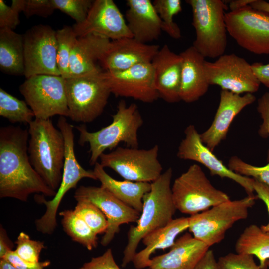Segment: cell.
Listing matches in <instances>:
<instances>
[{"instance_id":"6da1fadb","label":"cell","mask_w":269,"mask_h":269,"mask_svg":"<svg viewBox=\"0 0 269 269\" xmlns=\"http://www.w3.org/2000/svg\"><path fill=\"white\" fill-rule=\"evenodd\" d=\"M28 130L9 125L0 128V197L26 202L33 193L54 197L32 167L28 152Z\"/></svg>"},{"instance_id":"7a4b0ae2","label":"cell","mask_w":269,"mask_h":269,"mask_svg":"<svg viewBox=\"0 0 269 269\" xmlns=\"http://www.w3.org/2000/svg\"><path fill=\"white\" fill-rule=\"evenodd\" d=\"M172 169L168 168L151 182V188L143 198L141 214L136 226H131L128 233V243L123 251L121 266L132 262L139 242L148 234L168 224L176 211L172 197L171 182Z\"/></svg>"},{"instance_id":"3957f363","label":"cell","mask_w":269,"mask_h":269,"mask_svg":"<svg viewBox=\"0 0 269 269\" xmlns=\"http://www.w3.org/2000/svg\"><path fill=\"white\" fill-rule=\"evenodd\" d=\"M28 130L30 163L45 183L57 191L63 175L65 156L63 135L50 119L34 118L29 124Z\"/></svg>"},{"instance_id":"277c9868","label":"cell","mask_w":269,"mask_h":269,"mask_svg":"<svg viewBox=\"0 0 269 269\" xmlns=\"http://www.w3.org/2000/svg\"><path fill=\"white\" fill-rule=\"evenodd\" d=\"M112 116L110 124L96 132L88 131L84 125L76 127L80 133L79 144L89 145V163L91 165L98 162L105 150H112L121 142L128 147L138 148V131L143 120L137 105H127L125 100H121L116 113Z\"/></svg>"},{"instance_id":"5b68a950","label":"cell","mask_w":269,"mask_h":269,"mask_svg":"<svg viewBox=\"0 0 269 269\" xmlns=\"http://www.w3.org/2000/svg\"><path fill=\"white\" fill-rule=\"evenodd\" d=\"M69 117L90 123L103 113L111 94L101 69L65 79Z\"/></svg>"},{"instance_id":"8992f818","label":"cell","mask_w":269,"mask_h":269,"mask_svg":"<svg viewBox=\"0 0 269 269\" xmlns=\"http://www.w3.org/2000/svg\"><path fill=\"white\" fill-rule=\"evenodd\" d=\"M192 12L196 38L193 46L205 58H218L227 45L225 2L221 0H187Z\"/></svg>"},{"instance_id":"52a82bcc","label":"cell","mask_w":269,"mask_h":269,"mask_svg":"<svg viewBox=\"0 0 269 269\" xmlns=\"http://www.w3.org/2000/svg\"><path fill=\"white\" fill-rule=\"evenodd\" d=\"M256 195H247L214 206L189 217V231L209 247L224 239L225 233L237 221L247 218L249 210L255 203Z\"/></svg>"},{"instance_id":"ba28073f","label":"cell","mask_w":269,"mask_h":269,"mask_svg":"<svg viewBox=\"0 0 269 269\" xmlns=\"http://www.w3.org/2000/svg\"><path fill=\"white\" fill-rule=\"evenodd\" d=\"M171 191L176 210L190 216L230 200L227 194L212 184L197 164L190 165L176 178Z\"/></svg>"},{"instance_id":"9c48e42d","label":"cell","mask_w":269,"mask_h":269,"mask_svg":"<svg viewBox=\"0 0 269 269\" xmlns=\"http://www.w3.org/2000/svg\"><path fill=\"white\" fill-rule=\"evenodd\" d=\"M158 145L148 149L118 147L100 157L103 168L115 171L125 180L151 183L162 174L163 167L158 160Z\"/></svg>"},{"instance_id":"30bf717a","label":"cell","mask_w":269,"mask_h":269,"mask_svg":"<svg viewBox=\"0 0 269 269\" xmlns=\"http://www.w3.org/2000/svg\"><path fill=\"white\" fill-rule=\"evenodd\" d=\"M65 80L61 76L37 75L26 78L20 86L19 91L35 118L69 117Z\"/></svg>"},{"instance_id":"8fae6325","label":"cell","mask_w":269,"mask_h":269,"mask_svg":"<svg viewBox=\"0 0 269 269\" xmlns=\"http://www.w3.org/2000/svg\"><path fill=\"white\" fill-rule=\"evenodd\" d=\"M227 32L245 50L257 55L269 54V13L250 5L225 13Z\"/></svg>"},{"instance_id":"7c38bea8","label":"cell","mask_w":269,"mask_h":269,"mask_svg":"<svg viewBox=\"0 0 269 269\" xmlns=\"http://www.w3.org/2000/svg\"><path fill=\"white\" fill-rule=\"evenodd\" d=\"M204 70L210 85L239 95L253 94L261 84L251 65L234 53L224 54L214 62L205 60Z\"/></svg>"},{"instance_id":"4fadbf2b","label":"cell","mask_w":269,"mask_h":269,"mask_svg":"<svg viewBox=\"0 0 269 269\" xmlns=\"http://www.w3.org/2000/svg\"><path fill=\"white\" fill-rule=\"evenodd\" d=\"M24 49V76H61L57 65L56 31L50 26L37 25L23 35Z\"/></svg>"},{"instance_id":"5bb4252c","label":"cell","mask_w":269,"mask_h":269,"mask_svg":"<svg viewBox=\"0 0 269 269\" xmlns=\"http://www.w3.org/2000/svg\"><path fill=\"white\" fill-rule=\"evenodd\" d=\"M74 197L77 201L90 202L105 215L108 226L100 241L103 246L112 241L119 232L121 225L137 222L140 216V212L127 205L101 186H80L75 191Z\"/></svg>"},{"instance_id":"9a60e30c","label":"cell","mask_w":269,"mask_h":269,"mask_svg":"<svg viewBox=\"0 0 269 269\" xmlns=\"http://www.w3.org/2000/svg\"><path fill=\"white\" fill-rule=\"evenodd\" d=\"M111 93L151 103L159 95L155 85L151 63H142L120 71H104Z\"/></svg>"},{"instance_id":"2e32d148","label":"cell","mask_w":269,"mask_h":269,"mask_svg":"<svg viewBox=\"0 0 269 269\" xmlns=\"http://www.w3.org/2000/svg\"><path fill=\"white\" fill-rule=\"evenodd\" d=\"M184 138L178 148L177 156L178 158L198 162L206 167L212 176L231 179L240 185L247 195H254V179L238 174L225 166L202 142L200 134L194 125L188 126L184 131Z\"/></svg>"},{"instance_id":"e0dca14e","label":"cell","mask_w":269,"mask_h":269,"mask_svg":"<svg viewBox=\"0 0 269 269\" xmlns=\"http://www.w3.org/2000/svg\"><path fill=\"white\" fill-rule=\"evenodd\" d=\"M57 126L61 132L65 141V156L62 179L56 195L50 200L42 198L40 203L46 206L44 217L49 220L56 219L59 206L66 193L76 188L83 178L97 180L93 170H86L78 163L74 152L73 126L68 123L65 117L60 116Z\"/></svg>"},{"instance_id":"ac0fdd59","label":"cell","mask_w":269,"mask_h":269,"mask_svg":"<svg viewBox=\"0 0 269 269\" xmlns=\"http://www.w3.org/2000/svg\"><path fill=\"white\" fill-rule=\"evenodd\" d=\"M72 27L77 37L89 34L110 40L133 37L125 18L112 0H94L85 20Z\"/></svg>"},{"instance_id":"d6986e66","label":"cell","mask_w":269,"mask_h":269,"mask_svg":"<svg viewBox=\"0 0 269 269\" xmlns=\"http://www.w3.org/2000/svg\"><path fill=\"white\" fill-rule=\"evenodd\" d=\"M159 49L158 45L143 43L133 37L122 38L110 41L100 62L105 71H123L151 63Z\"/></svg>"},{"instance_id":"ffe728a7","label":"cell","mask_w":269,"mask_h":269,"mask_svg":"<svg viewBox=\"0 0 269 269\" xmlns=\"http://www.w3.org/2000/svg\"><path fill=\"white\" fill-rule=\"evenodd\" d=\"M256 97L252 93L243 96L221 90L220 101L210 126L200 134L202 142L212 151L224 140L235 117L246 106L252 104Z\"/></svg>"},{"instance_id":"44dd1931","label":"cell","mask_w":269,"mask_h":269,"mask_svg":"<svg viewBox=\"0 0 269 269\" xmlns=\"http://www.w3.org/2000/svg\"><path fill=\"white\" fill-rule=\"evenodd\" d=\"M182 58L164 45L153 58L152 64L157 91L165 101L170 103L181 101L180 90Z\"/></svg>"},{"instance_id":"7402d4cb","label":"cell","mask_w":269,"mask_h":269,"mask_svg":"<svg viewBox=\"0 0 269 269\" xmlns=\"http://www.w3.org/2000/svg\"><path fill=\"white\" fill-rule=\"evenodd\" d=\"M170 248L167 253L150 259V269H194L209 247L186 233Z\"/></svg>"},{"instance_id":"603a6c76","label":"cell","mask_w":269,"mask_h":269,"mask_svg":"<svg viewBox=\"0 0 269 269\" xmlns=\"http://www.w3.org/2000/svg\"><path fill=\"white\" fill-rule=\"evenodd\" d=\"M125 20L133 36L147 44L157 40L161 32L162 21L150 0H127Z\"/></svg>"},{"instance_id":"cb8c5ba5","label":"cell","mask_w":269,"mask_h":269,"mask_svg":"<svg viewBox=\"0 0 269 269\" xmlns=\"http://www.w3.org/2000/svg\"><path fill=\"white\" fill-rule=\"evenodd\" d=\"M180 54L182 58L180 99L192 103L205 94L210 86L204 70L205 58L193 46Z\"/></svg>"},{"instance_id":"d4e9b609","label":"cell","mask_w":269,"mask_h":269,"mask_svg":"<svg viewBox=\"0 0 269 269\" xmlns=\"http://www.w3.org/2000/svg\"><path fill=\"white\" fill-rule=\"evenodd\" d=\"M110 41L108 38L96 34L78 37L71 53V76L101 69L97 62H100L107 51Z\"/></svg>"},{"instance_id":"484cf974","label":"cell","mask_w":269,"mask_h":269,"mask_svg":"<svg viewBox=\"0 0 269 269\" xmlns=\"http://www.w3.org/2000/svg\"><path fill=\"white\" fill-rule=\"evenodd\" d=\"M189 217L173 219L164 227L157 229L146 235L142 242L145 247L136 252L132 262L137 269L148 267L150 256L156 250L171 248L180 233L188 229Z\"/></svg>"},{"instance_id":"4316f807","label":"cell","mask_w":269,"mask_h":269,"mask_svg":"<svg viewBox=\"0 0 269 269\" xmlns=\"http://www.w3.org/2000/svg\"><path fill=\"white\" fill-rule=\"evenodd\" d=\"M93 171L102 187L127 205L141 212L143 197L150 191L151 183L116 180L105 171L99 162L94 165Z\"/></svg>"},{"instance_id":"83f0119b","label":"cell","mask_w":269,"mask_h":269,"mask_svg":"<svg viewBox=\"0 0 269 269\" xmlns=\"http://www.w3.org/2000/svg\"><path fill=\"white\" fill-rule=\"evenodd\" d=\"M0 68L7 74L24 75L23 35L8 28L0 29Z\"/></svg>"},{"instance_id":"f1b7e54d","label":"cell","mask_w":269,"mask_h":269,"mask_svg":"<svg viewBox=\"0 0 269 269\" xmlns=\"http://www.w3.org/2000/svg\"><path fill=\"white\" fill-rule=\"evenodd\" d=\"M235 249L237 253L255 256L259 265L267 268L266 262L269 260V232L263 231L255 224L248 226L237 240Z\"/></svg>"},{"instance_id":"f546056e","label":"cell","mask_w":269,"mask_h":269,"mask_svg":"<svg viewBox=\"0 0 269 269\" xmlns=\"http://www.w3.org/2000/svg\"><path fill=\"white\" fill-rule=\"evenodd\" d=\"M61 224L65 232L71 239L92 250L97 246L96 234L74 210H64L59 212Z\"/></svg>"},{"instance_id":"4dcf8cb0","label":"cell","mask_w":269,"mask_h":269,"mask_svg":"<svg viewBox=\"0 0 269 269\" xmlns=\"http://www.w3.org/2000/svg\"><path fill=\"white\" fill-rule=\"evenodd\" d=\"M0 115L12 123L29 124L35 118L33 112L24 101L0 88Z\"/></svg>"},{"instance_id":"1f68e13d","label":"cell","mask_w":269,"mask_h":269,"mask_svg":"<svg viewBox=\"0 0 269 269\" xmlns=\"http://www.w3.org/2000/svg\"><path fill=\"white\" fill-rule=\"evenodd\" d=\"M77 38L72 27L65 26L56 31L57 65L61 76L64 79L71 77L70 56Z\"/></svg>"},{"instance_id":"d6a6232c","label":"cell","mask_w":269,"mask_h":269,"mask_svg":"<svg viewBox=\"0 0 269 269\" xmlns=\"http://www.w3.org/2000/svg\"><path fill=\"white\" fill-rule=\"evenodd\" d=\"M154 8L162 21V31L171 38H181V30L174 21L173 17L182 10L180 0H155L153 2Z\"/></svg>"},{"instance_id":"836d02e7","label":"cell","mask_w":269,"mask_h":269,"mask_svg":"<svg viewBox=\"0 0 269 269\" xmlns=\"http://www.w3.org/2000/svg\"><path fill=\"white\" fill-rule=\"evenodd\" d=\"M74 209L90 228L97 234L106 232L108 221L103 213L94 204L87 201H77Z\"/></svg>"},{"instance_id":"e575fe53","label":"cell","mask_w":269,"mask_h":269,"mask_svg":"<svg viewBox=\"0 0 269 269\" xmlns=\"http://www.w3.org/2000/svg\"><path fill=\"white\" fill-rule=\"evenodd\" d=\"M228 167L238 174L252 178L269 186V162L265 166L258 167L234 156L229 159Z\"/></svg>"},{"instance_id":"d590c367","label":"cell","mask_w":269,"mask_h":269,"mask_svg":"<svg viewBox=\"0 0 269 269\" xmlns=\"http://www.w3.org/2000/svg\"><path fill=\"white\" fill-rule=\"evenodd\" d=\"M55 9L65 13L79 24L86 19L93 2L91 0H52Z\"/></svg>"},{"instance_id":"8d00e7d4","label":"cell","mask_w":269,"mask_h":269,"mask_svg":"<svg viewBox=\"0 0 269 269\" xmlns=\"http://www.w3.org/2000/svg\"><path fill=\"white\" fill-rule=\"evenodd\" d=\"M15 243L16 254L23 260L31 263L39 262L40 253L45 248L43 242L32 240L23 232L20 233Z\"/></svg>"},{"instance_id":"74e56055","label":"cell","mask_w":269,"mask_h":269,"mask_svg":"<svg viewBox=\"0 0 269 269\" xmlns=\"http://www.w3.org/2000/svg\"><path fill=\"white\" fill-rule=\"evenodd\" d=\"M253 255L230 253L217 260L218 269H268L257 265Z\"/></svg>"},{"instance_id":"f35d334b","label":"cell","mask_w":269,"mask_h":269,"mask_svg":"<svg viewBox=\"0 0 269 269\" xmlns=\"http://www.w3.org/2000/svg\"><path fill=\"white\" fill-rule=\"evenodd\" d=\"M55 10L52 0H24L23 12L27 18L33 15L47 18Z\"/></svg>"},{"instance_id":"ab89813d","label":"cell","mask_w":269,"mask_h":269,"mask_svg":"<svg viewBox=\"0 0 269 269\" xmlns=\"http://www.w3.org/2000/svg\"><path fill=\"white\" fill-rule=\"evenodd\" d=\"M257 111L262 119V123L258 130V134L262 138H269V92H266L259 98ZM267 160L269 162V148Z\"/></svg>"},{"instance_id":"60d3db41","label":"cell","mask_w":269,"mask_h":269,"mask_svg":"<svg viewBox=\"0 0 269 269\" xmlns=\"http://www.w3.org/2000/svg\"><path fill=\"white\" fill-rule=\"evenodd\" d=\"M79 269H121L116 264L111 248L101 255L93 257L84 263Z\"/></svg>"},{"instance_id":"b9f144b4","label":"cell","mask_w":269,"mask_h":269,"mask_svg":"<svg viewBox=\"0 0 269 269\" xmlns=\"http://www.w3.org/2000/svg\"><path fill=\"white\" fill-rule=\"evenodd\" d=\"M20 11L11 5L9 6L0 0V28L15 29L20 23Z\"/></svg>"},{"instance_id":"7bdbcfd3","label":"cell","mask_w":269,"mask_h":269,"mask_svg":"<svg viewBox=\"0 0 269 269\" xmlns=\"http://www.w3.org/2000/svg\"><path fill=\"white\" fill-rule=\"evenodd\" d=\"M2 259L19 269H44L50 264L49 261L31 263L21 259L14 250L8 252Z\"/></svg>"},{"instance_id":"ee69618b","label":"cell","mask_w":269,"mask_h":269,"mask_svg":"<svg viewBox=\"0 0 269 269\" xmlns=\"http://www.w3.org/2000/svg\"><path fill=\"white\" fill-rule=\"evenodd\" d=\"M253 188L257 198L263 201L266 205L269 216V186L254 180ZM260 227L263 231L269 232V221L267 224L262 225Z\"/></svg>"},{"instance_id":"f6af8a7d","label":"cell","mask_w":269,"mask_h":269,"mask_svg":"<svg viewBox=\"0 0 269 269\" xmlns=\"http://www.w3.org/2000/svg\"><path fill=\"white\" fill-rule=\"evenodd\" d=\"M251 66L260 83L269 88V63L255 62Z\"/></svg>"},{"instance_id":"bcb514c9","label":"cell","mask_w":269,"mask_h":269,"mask_svg":"<svg viewBox=\"0 0 269 269\" xmlns=\"http://www.w3.org/2000/svg\"><path fill=\"white\" fill-rule=\"evenodd\" d=\"M194 269H218L213 251L209 249Z\"/></svg>"},{"instance_id":"7dc6e473","label":"cell","mask_w":269,"mask_h":269,"mask_svg":"<svg viewBox=\"0 0 269 269\" xmlns=\"http://www.w3.org/2000/svg\"><path fill=\"white\" fill-rule=\"evenodd\" d=\"M13 244L7 236L2 226L0 228V259H2L8 252L13 250Z\"/></svg>"},{"instance_id":"c3c4849f","label":"cell","mask_w":269,"mask_h":269,"mask_svg":"<svg viewBox=\"0 0 269 269\" xmlns=\"http://www.w3.org/2000/svg\"><path fill=\"white\" fill-rule=\"evenodd\" d=\"M255 0H233L229 2L230 11H235L249 5Z\"/></svg>"},{"instance_id":"681fc988","label":"cell","mask_w":269,"mask_h":269,"mask_svg":"<svg viewBox=\"0 0 269 269\" xmlns=\"http://www.w3.org/2000/svg\"><path fill=\"white\" fill-rule=\"evenodd\" d=\"M250 5L254 9L269 13V2L263 0H255Z\"/></svg>"},{"instance_id":"f907efd6","label":"cell","mask_w":269,"mask_h":269,"mask_svg":"<svg viewBox=\"0 0 269 269\" xmlns=\"http://www.w3.org/2000/svg\"><path fill=\"white\" fill-rule=\"evenodd\" d=\"M0 269H19L3 259L0 260Z\"/></svg>"},{"instance_id":"816d5d0a","label":"cell","mask_w":269,"mask_h":269,"mask_svg":"<svg viewBox=\"0 0 269 269\" xmlns=\"http://www.w3.org/2000/svg\"><path fill=\"white\" fill-rule=\"evenodd\" d=\"M266 266L267 269H269V260L266 262Z\"/></svg>"}]
</instances>
